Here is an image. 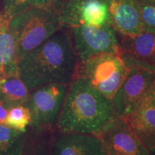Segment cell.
I'll list each match as a JSON object with an SVG mask.
<instances>
[{"label":"cell","instance_id":"obj_7","mask_svg":"<svg viewBox=\"0 0 155 155\" xmlns=\"http://www.w3.org/2000/svg\"><path fill=\"white\" fill-rule=\"evenodd\" d=\"M50 5L58 13L63 28L79 25L100 28L109 24L104 0H53Z\"/></svg>","mask_w":155,"mask_h":155},{"label":"cell","instance_id":"obj_9","mask_svg":"<svg viewBox=\"0 0 155 155\" xmlns=\"http://www.w3.org/2000/svg\"><path fill=\"white\" fill-rule=\"evenodd\" d=\"M105 155H149L150 151L134 132L124 118L112 120L97 135Z\"/></svg>","mask_w":155,"mask_h":155},{"label":"cell","instance_id":"obj_10","mask_svg":"<svg viewBox=\"0 0 155 155\" xmlns=\"http://www.w3.org/2000/svg\"><path fill=\"white\" fill-rule=\"evenodd\" d=\"M116 35L118 54L128 68L139 67L155 71V33L143 31L134 35Z\"/></svg>","mask_w":155,"mask_h":155},{"label":"cell","instance_id":"obj_2","mask_svg":"<svg viewBox=\"0 0 155 155\" xmlns=\"http://www.w3.org/2000/svg\"><path fill=\"white\" fill-rule=\"evenodd\" d=\"M116 117L111 98L83 78H74L68 90L55 129L60 132L98 135Z\"/></svg>","mask_w":155,"mask_h":155},{"label":"cell","instance_id":"obj_8","mask_svg":"<svg viewBox=\"0 0 155 155\" xmlns=\"http://www.w3.org/2000/svg\"><path fill=\"white\" fill-rule=\"evenodd\" d=\"M154 83V71L139 67L129 68L111 98L116 116L126 118L129 116Z\"/></svg>","mask_w":155,"mask_h":155},{"label":"cell","instance_id":"obj_4","mask_svg":"<svg viewBox=\"0 0 155 155\" xmlns=\"http://www.w3.org/2000/svg\"><path fill=\"white\" fill-rule=\"evenodd\" d=\"M129 70L119 54L105 53L78 63L74 78L86 79L111 99Z\"/></svg>","mask_w":155,"mask_h":155},{"label":"cell","instance_id":"obj_17","mask_svg":"<svg viewBox=\"0 0 155 155\" xmlns=\"http://www.w3.org/2000/svg\"><path fill=\"white\" fill-rule=\"evenodd\" d=\"M6 19H10L27 9L51 5L53 0H2Z\"/></svg>","mask_w":155,"mask_h":155},{"label":"cell","instance_id":"obj_13","mask_svg":"<svg viewBox=\"0 0 155 155\" xmlns=\"http://www.w3.org/2000/svg\"><path fill=\"white\" fill-rule=\"evenodd\" d=\"M108 22L117 33L134 35L143 32L136 0H104Z\"/></svg>","mask_w":155,"mask_h":155},{"label":"cell","instance_id":"obj_6","mask_svg":"<svg viewBox=\"0 0 155 155\" xmlns=\"http://www.w3.org/2000/svg\"><path fill=\"white\" fill-rule=\"evenodd\" d=\"M69 85L53 83L30 91L25 104L31 116L30 128H55L61 113Z\"/></svg>","mask_w":155,"mask_h":155},{"label":"cell","instance_id":"obj_19","mask_svg":"<svg viewBox=\"0 0 155 155\" xmlns=\"http://www.w3.org/2000/svg\"><path fill=\"white\" fill-rule=\"evenodd\" d=\"M143 31L155 33V0H136Z\"/></svg>","mask_w":155,"mask_h":155},{"label":"cell","instance_id":"obj_14","mask_svg":"<svg viewBox=\"0 0 155 155\" xmlns=\"http://www.w3.org/2000/svg\"><path fill=\"white\" fill-rule=\"evenodd\" d=\"M8 23L9 19L0 17V77L18 73L16 44Z\"/></svg>","mask_w":155,"mask_h":155},{"label":"cell","instance_id":"obj_20","mask_svg":"<svg viewBox=\"0 0 155 155\" xmlns=\"http://www.w3.org/2000/svg\"><path fill=\"white\" fill-rule=\"evenodd\" d=\"M8 107L0 99V124H6V119L8 114Z\"/></svg>","mask_w":155,"mask_h":155},{"label":"cell","instance_id":"obj_16","mask_svg":"<svg viewBox=\"0 0 155 155\" xmlns=\"http://www.w3.org/2000/svg\"><path fill=\"white\" fill-rule=\"evenodd\" d=\"M24 134L0 124V155H20L25 143Z\"/></svg>","mask_w":155,"mask_h":155},{"label":"cell","instance_id":"obj_18","mask_svg":"<svg viewBox=\"0 0 155 155\" xmlns=\"http://www.w3.org/2000/svg\"><path fill=\"white\" fill-rule=\"evenodd\" d=\"M30 123V112L25 105L11 108L6 119V124L22 133H25Z\"/></svg>","mask_w":155,"mask_h":155},{"label":"cell","instance_id":"obj_1","mask_svg":"<svg viewBox=\"0 0 155 155\" xmlns=\"http://www.w3.org/2000/svg\"><path fill=\"white\" fill-rule=\"evenodd\" d=\"M78 63L66 31L62 28L19 62L18 74L29 91L53 83L69 85Z\"/></svg>","mask_w":155,"mask_h":155},{"label":"cell","instance_id":"obj_11","mask_svg":"<svg viewBox=\"0 0 155 155\" xmlns=\"http://www.w3.org/2000/svg\"><path fill=\"white\" fill-rule=\"evenodd\" d=\"M149 150L155 149V83L129 116L124 118Z\"/></svg>","mask_w":155,"mask_h":155},{"label":"cell","instance_id":"obj_12","mask_svg":"<svg viewBox=\"0 0 155 155\" xmlns=\"http://www.w3.org/2000/svg\"><path fill=\"white\" fill-rule=\"evenodd\" d=\"M51 155H105L96 135L63 133L55 130Z\"/></svg>","mask_w":155,"mask_h":155},{"label":"cell","instance_id":"obj_15","mask_svg":"<svg viewBox=\"0 0 155 155\" xmlns=\"http://www.w3.org/2000/svg\"><path fill=\"white\" fill-rule=\"evenodd\" d=\"M30 91L22 82L18 73L0 77V99L8 108L25 105Z\"/></svg>","mask_w":155,"mask_h":155},{"label":"cell","instance_id":"obj_5","mask_svg":"<svg viewBox=\"0 0 155 155\" xmlns=\"http://www.w3.org/2000/svg\"><path fill=\"white\" fill-rule=\"evenodd\" d=\"M66 31L78 63L105 53H119L116 32L109 24L100 28L79 25L63 28Z\"/></svg>","mask_w":155,"mask_h":155},{"label":"cell","instance_id":"obj_21","mask_svg":"<svg viewBox=\"0 0 155 155\" xmlns=\"http://www.w3.org/2000/svg\"><path fill=\"white\" fill-rule=\"evenodd\" d=\"M149 155H155V149H154V150H151L150 152V154H149Z\"/></svg>","mask_w":155,"mask_h":155},{"label":"cell","instance_id":"obj_3","mask_svg":"<svg viewBox=\"0 0 155 155\" xmlns=\"http://www.w3.org/2000/svg\"><path fill=\"white\" fill-rule=\"evenodd\" d=\"M14 35L19 63L32 50L63 28L59 16L51 5L34 7L19 13L9 20Z\"/></svg>","mask_w":155,"mask_h":155}]
</instances>
